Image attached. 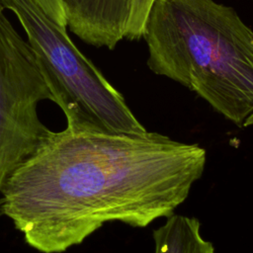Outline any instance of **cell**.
Wrapping results in <instances>:
<instances>
[{
    "label": "cell",
    "instance_id": "obj_5",
    "mask_svg": "<svg viewBox=\"0 0 253 253\" xmlns=\"http://www.w3.org/2000/svg\"><path fill=\"white\" fill-rule=\"evenodd\" d=\"M154 0H60L66 25L85 43L114 49L142 38Z\"/></svg>",
    "mask_w": 253,
    "mask_h": 253
},
{
    "label": "cell",
    "instance_id": "obj_7",
    "mask_svg": "<svg viewBox=\"0 0 253 253\" xmlns=\"http://www.w3.org/2000/svg\"><path fill=\"white\" fill-rule=\"evenodd\" d=\"M253 125V113L245 120L243 126H252Z\"/></svg>",
    "mask_w": 253,
    "mask_h": 253
},
{
    "label": "cell",
    "instance_id": "obj_4",
    "mask_svg": "<svg viewBox=\"0 0 253 253\" xmlns=\"http://www.w3.org/2000/svg\"><path fill=\"white\" fill-rule=\"evenodd\" d=\"M52 95L29 42L0 4V198L7 180L35 151L49 128L38 114Z\"/></svg>",
    "mask_w": 253,
    "mask_h": 253
},
{
    "label": "cell",
    "instance_id": "obj_1",
    "mask_svg": "<svg viewBox=\"0 0 253 253\" xmlns=\"http://www.w3.org/2000/svg\"><path fill=\"white\" fill-rule=\"evenodd\" d=\"M207 153L158 132L48 130L3 187L0 213L41 253H62L105 223L167 217L202 177Z\"/></svg>",
    "mask_w": 253,
    "mask_h": 253
},
{
    "label": "cell",
    "instance_id": "obj_6",
    "mask_svg": "<svg viewBox=\"0 0 253 253\" xmlns=\"http://www.w3.org/2000/svg\"><path fill=\"white\" fill-rule=\"evenodd\" d=\"M154 253H215L212 243L201 233L196 217L172 213L153 231Z\"/></svg>",
    "mask_w": 253,
    "mask_h": 253
},
{
    "label": "cell",
    "instance_id": "obj_3",
    "mask_svg": "<svg viewBox=\"0 0 253 253\" xmlns=\"http://www.w3.org/2000/svg\"><path fill=\"white\" fill-rule=\"evenodd\" d=\"M23 27L66 126H97L113 132L142 134L147 130L123 95L33 0H0Z\"/></svg>",
    "mask_w": 253,
    "mask_h": 253
},
{
    "label": "cell",
    "instance_id": "obj_2",
    "mask_svg": "<svg viewBox=\"0 0 253 253\" xmlns=\"http://www.w3.org/2000/svg\"><path fill=\"white\" fill-rule=\"evenodd\" d=\"M142 38L147 65L238 126L253 113V31L214 0H154Z\"/></svg>",
    "mask_w": 253,
    "mask_h": 253
}]
</instances>
